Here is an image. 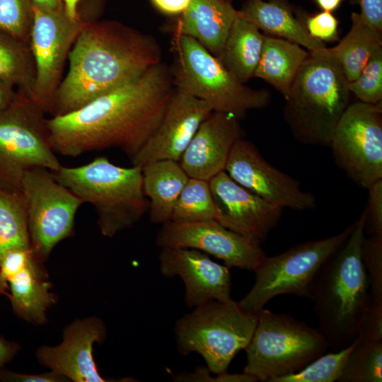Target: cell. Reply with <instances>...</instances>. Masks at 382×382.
I'll list each match as a JSON object with an SVG mask.
<instances>
[{
    "mask_svg": "<svg viewBox=\"0 0 382 382\" xmlns=\"http://www.w3.org/2000/svg\"><path fill=\"white\" fill-rule=\"evenodd\" d=\"M359 14L372 27L382 33V0H356Z\"/></svg>",
    "mask_w": 382,
    "mask_h": 382,
    "instance_id": "42",
    "label": "cell"
},
{
    "mask_svg": "<svg viewBox=\"0 0 382 382\" xmlns=\"http://www.w3.org/2000/svg\"><path fill=\"white\" fill-rule=\"evenodd\" d=\"M209 183L219 211L218 222L260 245L277 225L283 209L240 185L224 170Z\"/></svg>",
    "mask_w": 382,
    "mask_h": 382,
    "instance_id": "18",
    "label": "cell"
},
{
    "mask_svg": "<svg viewBox=\"0 0 382 382\" xmlns=\"http://www.w3.org/2000/svg\"><path fill=\"white\" fill-rule=\"evenodd\" d=\"M16 93L17 88L13 84L0 80V110L14 99Z\"/></svg>",
    "mask_w": 382,
    "mask_h": 382,
    "instance_id": "45",
    "label": "cell"
},
{
    "mask_svg": "<svg viewBox=\"0 0 382 382\" xmlns=\"http://www.w3.org/2000/svg\"><path fill=\"white\" fill-rule=\"evenodd\" d=\"M207 367L198 366L193 372H184L176 374L174 377L175 381H197V382H254L256 379L248 374H228L225 372L216 374L213 377L209 374Z\"/></svg>",
    "mask_w": 382,
    "mask_h": 382,
    "instance_id": "40",
    "label": "cell"
},
{
    "mask_svg": "<svg viewBox=\"0 0 382 382\" xmlns=\"http://www.w3.org/2000/svg\"><path fill=\"white\" fill-rule=\"evenodd\" d=\"M142 169L143 187L149 200L148 212L153 224L170 221L176 201L189 177L180 163L161 160L150 163Z\"/></svg>",
    "mask_w": 382,
    "mask_h": 382,
    "instance_id": "24",
    "label": "cell"
},
{
    "mask_svg": "<svg viewBox=\"0 0 382 382\" xmlns=\"http://www.w3.org/2000/svg\"><path fill=\"white\" fill-rule=\"evenodd\" d=\"M256 314V326L245 349L243 373L257 381L269 382L299 371L329 348L319 328L264 308Z\"/></svg>",
    "mask_w": 382,
    "mask_h": 382,
    "instance_id": "7",
    "label": "cell"
},
{
    "mask_svg": "<svg viewBox=\"0 0 382 382\" xmlns=\"http://www.w3.org/2000/svg\"><path fill=\"white\" fill-rule=\"evenodd\" d=\"M155 243L160 248H186L221 260L230 267L254 271L265 257L260 245L234 232L217 221L162 224Z\"/></svg>",
    "mask_w": 382,
    "mask_h": 382,
    "instance_id": "15",
    "label": "cell"
},
{
    "mask_svg": "<svg viewBox=\"0 0 382 382\" xmlns=\"http://www.w3.org/2000/svg\"><path fill=\"white\" fill-rule=\"evenodd\" d=\"M34 8L44 11L56 10L63 6L60 0H31Z\"/></svg>",
    "mask_w": 382,
    "mask_h": 382,
    "instance_id": "46",
    "label": "cell"
},
{
    "mask_svg": "<svg viewBox=\"0 0 382 382\" xmlns=\"http://www.w3.org/2000/svg\"><path fill=\"white\" fill-rule=\"evenodd\" d=\"M107 328L98 317L76 319L66 325L57 346H41L36 359L42 366L74 382L117 381L103 377L93 358V345L105 340Z\"/></svg>",
    "mask_w": 382,
    "mask_h": 382,
    "instance_id": "17",
    "label": "cell"
},
{
    "mask_svg": "<svg viewBox=\"0 0 382 382\" xmlns=\"http://www.w3.org/2000/svg\"><path fill=\"white\" fill-rule=\"evenodd\" d=\"M357 339L362 342H382V299L371 296L359 323Z\"/></svg>",
    "mask_w": 382,
    "mask_h": 382,
    "instance_id": "36",
    "label": "cell"
},
{
    "mask_svg": "<svg viewBox=\"0 0 382 382\" xmlns=\"http://www.w3.org/2000/svg\"><path fill=\"white\" fill-rule=\"evenodd\" d=\"M0 80L13 84L29 98L35 80V66L29 43L0 30Z\"/></svg>",
    "mask_w": 382,
    "mask_h": 382,
    "instance_id": "28",
    "label": "cell"
},
{
    "mask_svg": "<svg viewBox=\"0 0 382 382\" xmlns=\"http://www.w3.org/2000/svg\"><path fill=\"white\" fill-rule=\"evenodd\" d=\"M33 22L31 0H0V30L29 43Z\"/></svg>",
    "mask_w": 382,
    "mask_h": 382,
    "instance_id": "33",
    "label": "cell"
},
{
    "mask_svg": "<svg viewBox=\"0 0 382 382\" xmlns=\"http://www.w3.org/2000/svg\"><path fill=\"white\" fill-rule=\"evenodd\" d=\"M236 15L228 0H190L166 31L194 38L219 59Z\"/></svg>",
    "mask_w": 382,
    "mask_h": 382,
    "instance_id": "21",
    "label": "cell"
},
{
    "mask_svg": "<svg viewBox=\"0 0 382 382\" xmlns=\"http://www.w3.org/2000/svg\"><path fill=\"white\" fill-rule=\"evenodd\" d=\"M257 319V314L233 300L208 301L175 322L177 349L183 355L199 354L215 375L227 372L233 357L250 341Z\"/></svg>",
    "mask_w": 382,
    "mask_h": 382,
    "instance_id": "8",
    "label": "cell"
},
{
    "mask_svg": "<svg viewBox=\"0 0 382 382\" xmlns=\"http://www.w3.org/2000/svg\"><path fill=\"white\" fill-rule=\"evenodd\" d=\"M309 52L289 40L265 35L260 58L253 77L272 86L284 98Z\"/></svg>",
    "mask_w": 382,
    "mask_h": 382,
    "instance_id": "25",
    "label": "cell"
},
{
    "mask_svg": "<svg viewBox=\"0 0 382 382\" xmlns=\"http://www.w3.org/2000/svg\"><path fill=\"white\" fill-rule=\"evenodd\" d=\"M339 382H381L382 342H362L358 339L349 352Z\"/></svg>",
    "mask_w": 382,
    "mask_h": 382,
    "instance_id": "31",
    "label": "cell"
},
{
    "mask_svg": "<svg viewBox=\"0 0 382 382\" xmlns=\"http://www.w3.org/2000/svg\"><path fill=\"white\" fill-rule=\"evenodd\" d=\"M55 178L91 204L103 236L112 238L128 229L148 214L149 200L144 192L142 169L113 164L99 156L88 164L61 167Z\"/></svg>",
    "mask_w": 382,
    "mask_h": 382,
    "instance_id": "5",
    "label": "cell"
},
{
    "mask_svg": "<svg viewBox=\"0 0 382 382\" xmlns=\"http://www.w3.org/2000/svg\"><path fill=\"white\" fill-rule=\"evenodd\" d=\"M361 258L371 296L382 299V235L364 236L361 246Z\"/></svg>",
    "mask_w": 382,
    "mask_h": 382,
    "instance_id": "35",
    "label": "cell"
},
{
    "mask_svg": "<svg viewBox=\"0 0 382 382\" xmlns=\"http://www.w3.org/2000/svg\"><path fill=\"white\" fill-rule=\"evenodd\" d=\"M353 227L354 223L335 236L299 243L277 255H265L254 270V285L238 302L239 306L256 314L277 296L293 294L311 299L316 273L347 240Z\"/></svg>",
    "mask_w": 382,
    "mask_h": 382,
    "instance_id": "10",
    "label": "cell"
},
{
    "mask_svg": "<svg viewBox=\"0 0 382 382\" xmlns=\"http://www.w3.org/2000/svg\"><path fill=\"white\" fill-rule=\"evenodd\" d=\"M329 147L335 164L359 187L382 179V102L349 104Z\"/></svg>",
    "mask_w": 382,
    "mask_h": 382,
    "instance_id": "12",
    "label": "cell"
},
{
    "mask_svg": "<svg viewBox=\"0 0 382 382\" xmlns=\"http://www.w3.org/2000/svg\"><path fill=\"white\" fill-rule=\"evenodd\" d=\"M153 4L163 13L180 15L188 6L190 0H151Z\"/></svg>",
    "mask_w": 382,
    "mask_h": 382,
    "instance_id": "43",
    "label": "cell"
},
{
    "mask_svg": "<svg viewBox=\"0 0 382 382\" xmlns=\"http://www.w3.org/2000/svg\"><path fill=\"white\" fill-rule=\"evenodd\" d=\"M314 1L323 11L332 13L340 6L342 0H314Z\"/></svg>",
    "mask_w": 382,
    "mask_h": 382,
    "instance_id": "48",
    "label": "cell"
},
{
    "mask_svg": "<svg viewBox=\"0 0 382 382\" xmlns=\"http://www.w3.org/2000/svg\"><path fill=\"white\" fill-rule=\"evenodd\" d=\"M348 82L329 48L309 52L283 108L284 119L296 140L330 146L335 127L350 104Z\"/></svg>",
    "mask_w": 382,
    "mask_h": 382,
    "instance_id": "4",
    "label": "cell"
},
{
    "mask_svg": "<svg viewBox=\"0 0 382 382\" xmlns=\"http://www.w3.org/2000/svg\"><path fill=\"white\" fill-rule=\"evenodd\" d=\"M172 48L174 63L170 69L174 86L204 101L212 111L241 119L248 110L269 105L271 96L267 90L239 81L194 38L174 34Z\"/></svg>",
    "mask_w": 382,
    "mask_h": 382,
    "instance_id": "6",
    "label": "cell"
},
{
    "mask_svg": "<svg viewBox=\"0 0 382 382\" xmlns=\"http://www.w3.org/2000/svg\"><path fill=\"white\" fill-rule=\"evenodd\" d=\"M42 261L35 255L28 265L8 282V299L13 313L27 322L43 325L47 311L55 303L51 283Z\"/></svg>",
    "mask_w": 382,
    "mask_h": 382,
    "instance_id": "22",
    "label": "cell"
},
{
    "mask_svg": "<svg viewBox=\"0 0 382 382\" xmlns=\"http://www.w3.org/2000/svg\"><path fill=\"white\" fill-rule=\"evenodd\" d=\"M228 1H231V0H228Z\"/></svg>",
    "mask_w": 382,
    "mask_h": 382,
    "instance_id": "49",
    "label": "cell"
},
{
    "mask_svg": "<svg viewBox=\"0 0 382 382\" xmlns=\"http://www.w3.org/2000/svg\"><path fill=\"white\" fill-rule=\"evenodd\" d=\"M0 381L4 382H64L69 381L65 377L54 371L28 374L17 373L0 368Z\"/></svg>",
    "mask_w": 382,
    "mask_h": 382,
    "instance_id": "41",
    "label": "cell"
},
{
    "mask_svg": "<svg viewBox=\"0 0 382 382\" xmlns=\"http://www.w3.org/2000/svg\"><path fill=\"white\" fill-rule=\"evenodd\" d=\"M351 19L347 34L329 48L349 82L359 76L374 52L382 47V33L365 21L359 13L353 12Z\"/></svg>",
    "mask_w": 382,
    "mask_h": 382,
    "instance_id": "27",
    "label": "cell"
},
{
    "mask_svg": "<svg viewBox=\"0 0 382 382\" xmlns=\"http://www.w3.org/2000/svg\"><path fill=\"white\" fill-rule=\"evenodd\" d=\"M239 120L212 111L202 122L179 161L189 178L209 181L224 170L235 143L243 138Z\"/></svg>",
    "mask_w": 382,
    "mask_h": 382,
    "instance_id": "20",
    "label": "cell"
},
{
    "mask_svg": "<svg viewBox=\"0 0 382 382\" xmlns=\"http://www.w3.org/2000/svg\"><path fill=\"white\" fill-rule=\"evenodd\" d=\"M358 339L338 351L323 354L295 373L274 378L269 382H335L337 381L345 361Z\"/></svg>",
    "mask_w": 382,
    "mask_h": 382,
    "instance_id": "32",
    "label": "cell"
},
{
    "mask_svg": "<svg viewBox=\"0 0 382 382\" xmlns=\"http://www.w3.org/2000/svg\"><path fill=\"white\" fill-rule=\"evenodd\" d=\"M69 69L56 91L51 117L73 112L124 86L162 61L151 35L114 21H87L68 56Z\"/></svg>",
    "mask_w": 382,
    "mask_h": 382,
    "instance_id": "2",
    "label": "cell"
},
{
    "mask_svg": "<svg viewBox=\"0 0 382 382\" xmlns=\"http://www.w3.org/2000/svg\"><path fill=\"white\" fill-rule=\"evenodd\" d=\"M237 14L256 25L269 36L296 43L310 52L327 47L324 42L313 38L305 25L296 18L290 8L279 1L248 0Z\"/></svg>",
    "mask_w": 382,
    "mask_h": 382,
    "instance_id": "23",
    "label": "cell"
},
{
    "mask_svg": "<svg viewBox=\"0 0 382 382\" xmlns=\"http://www.w3.org/2000/svg\"><path fill=\"white\" fill-rule=\"evenodd\" d=\"M174 90L170 69L161 62L84 106L47 119L52 148L71 157L115 148L132 159L158 126Z\"/></svg>",
    "mask_w": 382,
    "mask_h": 382,
    "instance_id": "1",
    "label": "cell"
},
{
    "mask_svg": "<svg viewBox=\"0 0 382 382\" xmlns=\"http://www.w3.org/2000/svg\"><path fill=\"white\" fill-rule=\"evenodd\" d=\"M162 275L179 276L185 285V303L195 308L210 301H231L229 267L213 261L200 250L186 248H163L158 255Z\"/></svg>",
    "mask_w": 382,
    "mask_h": 382,
    "instance_id": "19",
    "label": "cell"
},
{
    "mask_svg": "<svg viewBox=\"0 0 382 382\" xmlns=\"http://www.w3.org/2000/svg\"><path fill=\"white\" fill-rule=\"evenodd\" d=\"M368 199L364 210V232L369 236L382 235V179L368 188Z\"/></svg>",
    "mask_w": 382,
    "mask_h": 382,
    "instance_id": "38",
    "label": "cell"
},
{
    "mask_svg": "<svg viewBox=\"0 0 382 382\" xmlns=\"http://www.w3.org/2000/svg\"><path fill=\"white\" fill-rule=\"evenodd\" d=\"M21 193L28 217L30 246L42 262L53 248L73 232L81 199L42 167L27 170Z\"/></svg>",
    "mask_w": 382,
    "mask_h": 382,
    "instance_id": "11",
    "label": "cell"
},
{
    "mask_svg": "<svg viewBox=\"0 0 382 382\" xmlns=\"http://www.w3.org/2000/svg\"><path fill=\"white\" fill-rule=\"evenodd\" d=\"M224 171L240 185L282 209L304 211L316 208L315 196L300 182L271 165L250 141L234 144Z\"/></svg>",
    "mask_w": 382,
    "mask_h": 382,
    "instance_id": "14",
    "label": "cell"
},
{
    "mask_svg": "<svg viewBox=\"0 0 382 382\" xmlns=\"http://www.w3.org/2000/svg\"><path fill=\"white\" fill-rule=\"evenodd\" d=\"M219 211L209 181L189 178L174 206L170 221L180 223L219 221Z\"/></svg>",
    "mask_w": 382,
    "mask_h": 382,
    "instance_id": "30",
    "label": "cell"
},
{
    "mask_svg": "<svg viewBox=\"0 0 382 382\" xmlns=\"http://www.w3.org/2000/svg\"><path fill=\"white\" fill-rule=\"evenodd\" d=\"M64 6L66 14L71 18H77L80 16L78 12V4L81 0H60Z\"/></svg>",
    "mask_w": 382,
    "mask_h": 382,
    "instance_id": "47",
    "label": "cell"
},
{
    "mask_svg": "<svg viewBox=\"0 0 382 382\" xmlns=\"http://www.w3.org/2000/svg\"><path fill=\"white\" fill-rule=\"evenodd\" d=\"M70 18L64 6L44 11L33 7L29 45L35 66V80L30 99L44 112H51L62 80L65 60L86 22Z\"/></svg>",
    "mask_w": 382,
    "mask_h": 382,
    "instance_id": "13",
    "label": "cell"
},
{
    "mask_svg": "<svg viewBox=\"0 0 382 382\" xmlns=\"http://www.w3.org/2000/svg\"><path fill=\"white\" fill-rule=\"evenodd\" d=\"M364 220L363 212L347 240L323 263L311 287L318 328L333 351L357 340L359 323L371 297L361 258Z\"/></svg>",
    "mask_w": 382,
    "mask_h": 382,
    "instance_id": "3",
    "label": "cell"
},
{
    "mask_svg": "<svg viewBox=\"0 0 382 382\" xmlns=\"http://www.w3.org/2000/svg\"><path fill=\"white\" fill-rule=\"evenodd\" d=\"M212 112L204 101L175 87L158 126L131 159L132 166L141 168L157 161L179 162L199 127Z\"/></svg>",
    "mask_w": 382,
    "mask_h": 382,
    "instance_id": "16",
    "label": "cell"
},
{
    "mask_svg": "<svg viewBox=\"0 0 382 382\" xmlns=\"http://www.w3.org/2000/svg\"><path fill=\"white\" fill-rule=\"evenodd\" d=\"M20 349L19 344L9 341L0 335V368L11 361Z\"/></svg>",
    "mask_w": 382,
    "mask_h": 382,
    "instance_id": "44",
    "label": "cell"
},
{
    "mask_svg": "<svg viewBox=\"0 0 382 382\" xmlns=\"http://www.w3.org/2000/svg\"><path fill=\"white\" fill-rule=\"evenodd\" d=\"M35 255L29 248L11 250L3 255L0 260V294L8 296L9 280L21 271Z\"/></svg>",
    "mask_w": 382,
    "mask_h": 382,
    "instance_id": "37",
    "label": "cell"
},
{
    "mask_svg": "<svg viewBox=\"0 0 382 382\" xmlns=\"http://www.w3.org/2000/svg\"><path fill=\"white\" fill-rule=\"evenodd\" d=\"M45 114L18 90L14 99L0 110V188L21 192L27 170L42 167L54 172L61 167L50 141Z\"/></svg>",
    "mask_w": 382,
    "mask_h": 382,
    "instance_id": "9",
    "label": "cell"
},
{
    "mask_svg": "<svg viewBox=\"0 0 382 382\" xmlns=\"http://www.w3.org/2000/svg\"><path fill=\"white\" fill-rule=\"evenodd\" d=\"M303 24L308 33L317 40L323 42L339 39V22L331 12L323 11L307 17Z\"/></svg>",
    "mask_w": 382,
    "mask_h": 382,
    "instance_id": "39",
    "label": "cell"
},
{
    "mask_svg": "<svg viewBox=\"0 0 382 382\" xmlns=\"http://www.w3.org/2000/svg\"><path fill=\"white\" fill-rule=\"evenodd\" d=\"M30 246L23 196L0 188V260L8 250Z\"/></svg>",
    "mask_w": 382,
    "mask_h": 382,
    "instance_id": "29",
    "label": "cell"
},
{
    "mask_svg": "<svg viewBox=\"0 0 382 382\" xmlns=\"http://www.w3.org/2000/svg\"><path fill=\"white\" fill-rule=\"evenodd\" d=\"M348 88L359 101L382 102V47L374 52L359 76L348 82Z\"/></svg>",
    "mask_w": 382,
    "mask_h": 382,
    "instance_id": "34",
    "label": "cell"
},
{
    "mask_svg": "<svg viewBox=\"0 0 382 382\" xmlns=\"http://www.w3.org/2000/svg\"><path fill=\"white\" fill-rule=\"evenodd\" d=\"M264 37L256 25L236 15L219 60L243 83L254 76Z\"/></svg>",
    "mask_w": 382,
    "mask_h": 382,
    "instance_id": "26",
    "label": "cell"
}]
</instances>
